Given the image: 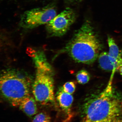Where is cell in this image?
Wrapping results in <instances>:
<instances>
[{"mask_svg": "<svg viewBox=\"0 0 122 122\" xmlns=\"http://www.w3.org/2000/svg\"><path fill=\"white\" fill-rule=\"evenodd\" d=\"M76 77L77 82L82 85L87 83L90 79V75L89 73L84 70L78 71L76 74Z\"/></svg>", "mask_w": 122, "mask_h": 122, "instance_id": "11", "label": "cell"}, {"mask_svg": "<svg viewBox=\"0 0 122 122\" xmlns=\"http://www.w3.org/2000/svg\"><path fill=\"white\" fill-rule=\"evenodd\" d=\"M58 104L69 120L72 117L71 107L74 98L71 94L65 92L62 87L59 88L55 97Z\"/></svg>", "mask_w": 122, "mask_h": 122, "instance_id": "7", "label": "cell"}, {"mask_svg": "<svg viewBox=\"0 0 122 122\" xmlns=\"http://www.w3.org/2000/svg\"><path fill=\"white\" fill-rule=\"evenodd\" d=\"M32 122H51V117L45 112H41L34 116Z\"/></svg>", "mask_w": 122, "mask_h": 122, "instance_id": "12", "label": "cell"}, {"mask_svg": "<svg viewBox=\"0 0 122 122\" xmlns=\"http://www.w3.org/2000/svg\"><path fill=\"white\" fill-rule=\"evenodd\" d=\"M36 76L32 92L36 102L42 106L55 104L54 84L52 68L50 64L40 63L35 65Z\"/></svg>", "mask_w": 122, "mask_h": 122, "instance_id": "4", "label": "cell"}, {"mask_svg": "<svg viewBox=\"0 0 122 122\" xmlns=\"http://www.w3.org/2000/svg\"><path fill=\"white\" fill-rule=\"evenodd\" d=\"M102 48L91 23L86 20L60 53H65L78 63L90 64L98 57Z\"/></svg>", "mask_w": 122, "mask_h": 122, "instance_id": "2", "label": "cell"}, {"mask_svg": "<svg viewBox=\"0 0 122 122\" xmlns=\"http://www.w3.org/2000/svg\"><path fill=\"white\" fill-rule=\"evenodd\" d=\"M33 81L26 73L13 69L0 72V97L12 106L19 107L30 96Z\"/></svg>", "mask_w": 122, "mask_h": 122, "instance_id": "3", "label": "cell"}, {"mask_svg": "<svg viewBox=\"0 0 122 122\" xmlns=\"http://www.w3.org/2000/svg\"><path fill=\"white\" fill-rule=\"evenodd\" d=\"M62 90L65 92L72 94L74 93L76 89V85L73 81H68L62 87Z\"/></svg>", "mask_w": 122, "mask_h": 122, "instance_id": "13", "label": "cell"}, {"mask_svg": "<svg viewBox=\"0 0 122 122\" xmlns=\"http://www.w3.org/2000/svg\"><path fill=\"white\" fill-rule=\"evenodd\" d=\"M57 15L54 6L49 5L26 11L21 20V25L27 29H32L47 24Z\"/></svg>", "mask_w": 122, "mask_h": 122, "instance_id": "5", "label": "cell"}, {"mask_svg": "<svg viewBox=\"0 0 122 122\" xmlns=\"http://www.w3.org/2000/svg\"><path fill=\"white\" fill-rule=\"evenodd\" d=\"M107 42L109 47L108 52L110 59L113 66L114 72L117 71V63L120 52L118 46L113 38L109 36H108Z\"/></svg>", "mask_w": 122, "mask_h": 122, "instance_id": "9", "label": "cell"}, {"mask_svg": "<svg viewBox=\"0 0 122 122\" xmlns=\"http://www.w3.org/2000/svg\"><path fill=\"white\" fill-rule=\"evenodd\" d=\"M67 0L71 1H79L80 0Z\"/></svg>", "mask_w": 122, "mask_h": 122, "instance_id": "15", "label": "cell"}, {"mask_svg": "<svg viewBox=\"0 0 122 122\" xmlns=\"http://www.w3.org/2000/svg\"><path fill=\"white\" fill-rule=\"evenodd\" d=\"M36 102L34 97L30 95L23 100L18 107L27 116L31 117L37 112Z\"/></svg>", "mask_w": 122, "mask_h": 122, "instance_id": "8", "label": "cell"}, {"mask_svg": "<svg viewBox=\"0 0 122 122\" xmlns=\"http://www.w3.org/2000/svg\"><path fill=\"white\" fill-rule=\"evenodd\" d=\"M76 15L72 9L67 8L46 24L50 36L60 37L66 34L75 21Z\"/></svg>", "mask_w": 122, "mask_h": 122, "instance_id": "6", "label": "cell"}, {"mask_svg": "<svg viewBox=\"0 0 122 122\" xmlns=\"http://www.w3.org/2000/svg\"><path fill=\"white\" fill-rule=\"evenodd\" d=\"M98 62L100 68L103 70L114 73V69L112 62L109 59L108 53L103 52L99 54Z\"/></svg>", "mask_w": 122, "mask_h": 122, "instance_id": "10", "label": "cell"}, {"mask_svg": "<svg viewBox=\"0 0 122 122\" xmlns=\"http://www.w3.org/2000/svg\"><path fill=\"white\" fill-rule=\"evenodd\" d=\"M80 111V122H122V93L110 83L85 100Z\"/></svg>", "mask_w": 122, "mask_h": 122, "instance_id": "1", "label": "cell"}, {"mask_svg": "<svg viewBox=\"0 0 122 122\" xmlns=\"http://www.w3.org/2000/svg\"><path fill=\"white\" fill-rule=\"evenodd\" d=\"M117 71L122 76V51L120 52L119 54Z\"/></svg>", "mask_w": 122, "mask_h": 122, "instance_id": "14", "label": "cell"}]
</instances>
